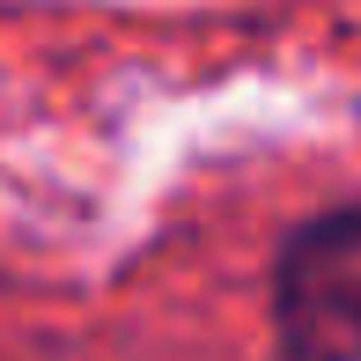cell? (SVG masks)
<instances>
[{
  "mask_svg": "<svg viewBox=\"0 0 361 361\" xmlns=\"http://www.w3.org/2000/svg\"><path fill=\"white\" fill-rule=\"evenodd\" d=\"M273 324L288 361H361V207L317 214L288 236Z\"/></svg>",
  "mask_w": 361,
  "mask_h": 361,
  "instance_id": "6da1fadb",
  "label": "cell"
}]
</instances>
